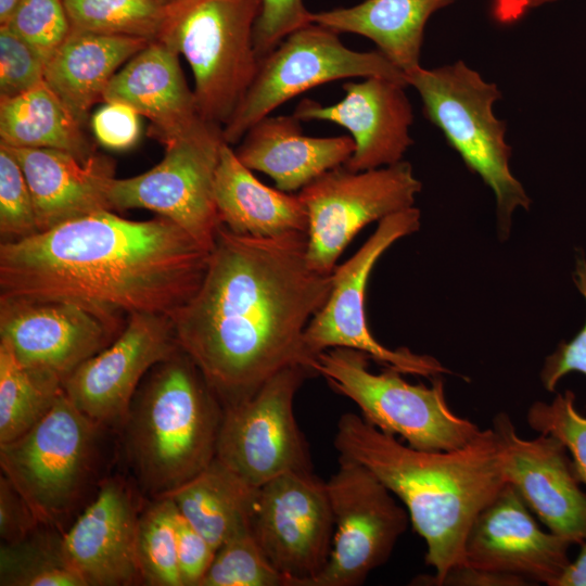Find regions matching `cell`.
Masks as SVG:
<instances>
[{
  "mask_svg": "<svg viewBox=\"0 0 586 586\" xmlns=\"http://www.w3.org/2000/svg\"><path fill=\"white\" fill-rule=\"evenodd\" d=\"M125 326L72 303L0 296V341L22 365L53 373L63 383Z\"/></svg>",
  "mask_w": 586,
  "mask_h": 586,
  "instance_id": "obj_17",
  "label": "cell"
},
{
  "mask_svg": "<svg viewBox=\"0 0 586 586\" xmlns=\"http://www.w3.org/2000/svg\"><path fill=\"white\" fill-rule=\"evenodd\" d=\"M257 488L215 457L168 496L180 514L217 550L237 533L252 528Z\"/></svg>",
  "mask_w": 586,
  "mask_h": 586,
  "instance_id": "obj_28",
  "label": "cell"
},
{
  "mask_svg": "<svg viewBox=\"0 0 586 586\" xmlns=\"http://www.w3.org/2000/svg\"><path fill=\"white\" fill-rule=\"evenodd\" d=\"M420 220V211L415 206L386 216L365 244L333 270L330 294L304 333L306 352L314 361L327 349L346 347L403 374L432 379L451 373L433 356L406 347H385L373 337L366 322V286L373 266L396 241L418 231Z\"/></svg>",
  "mask_w": 586,
  "mask_h": 586,
  "instance_id": "obj_10",
  "label": "cell"
},
{
  "mask_svg": "<svg viewBox=\"0 0 586 586\" xmlns=\"http://www.w3.org/2000/svg\"><path fill=\"white\" fill-rule=\"evenodd\" d=\"M456 0H365L358 4L310 12V22L337 34L364 36L405 76L418 68L425 25L436 11Z\"/></svg>",
  "mask_w": 586,
  "mask_h": 586,
  "instance_id": "obj_27",
  "label": "cell"
},
{
  "mask_svg": "<svg viewBox=\"0 0 586 586\" xmlns=\"http://www.w3.org/2000/svg\"><path fill=\"white\" fill-rule=\"evenodd\" d=\"M327 488L334 518L327 566L311 586H358L391 557L409 514L366 467L339 456Z\"/></svg>",
  "mask_w": 586,
  "mask_h": 586,
  "instance_id": "obj_14",
  "label": "cell"
},
{
  "mask_svg": "<svg viewBox=\"0 0 586 586\" xmlns=\"http://www.w3.org/2000/svg\"><path fill=\"white\" fill-rule=\"evenodd\" d=\"M63 393L62 379L22 365L0 341V444L34 428Z\"/></svg>",
  "mask_w": 586,
  "mask_h": 586,
  "instance_id": "obj_30",
  "label": "cell"
},
{
  "mask_svg": "<svg viewBox=\"0 0 586 586\" xmlns=\"http://www.w3.org/2000/svg\"><path fill=\"white\" fill-rule=\"evenodd\" d=\"M4 146L25 175L39 232L100 211H113L109 191L115 163L111 157L95 152L81 162L55 149Z\"/></svg>",
  "mask_w": 586,
  "mask_h": 586,
  "instance_id": "obj_22",
  "label": "cell"
},
{
  "mask_svg": "<svg viewBox=\"0 0 586 586\" xmlns=\"http://www.w3.org/2000/svg\"><path fill=\"white\" fill-rule=\"evenodd\" d=\"M224 406L180 347L139 385L118 429L141 495H170L216 457Z\"/></svg>",
  "mask_w": 586,
  "mask_h": 586,
  "instance_id": "obj_4",
  "label": "cell"
},
{
  "mask_svg": "<svg viewBox=\"0 0 586 586\" xmlns=\"http://www.w3.org/2000/svg\"><path fill=\"white\" fill-rule=\"evenodd\" d=\"M47 60L8 26H0V100L44 81Z\"/></svg>",
  "mask_w": 586,
  "mask_h": 586,
  "instance_id": "obj_38",
  "label": "cell"
},
{
  "mask_svg": "<svg viewBox=\"0 0 586 586\" xmlns=\"http://www.w3.org/2000/svg\"><path fill=\"white\" fill-rule=\"evenodd\" d=\"M406 80L419 93L425 117L493 191L499 234L508 235L513 213L527 211L531 199L511 171L506 124L494 114L501 98L497 85L462 61L435 68L419 66L406 74Z\"/></svg>",
  "mask_w": 586,
  "mask_h": 586,
  "instance_id": "obj_7",
  "label": "cell"
},
{
  "mask_svg": "<svg viewBox=\"0 0 586 586\" xmlns=\"http://www.w3.org/2000/svg\"><path fill=\"white\" fill-rule=\"evenodd\" d=\"M179 349L171 318L137 313L117 337L64 381L68 399L107 429H119L148 372Z\"/></svg>",
  "mask_w": 586,
  "mask_h": 586,
  "instance_id": "obj_16",
  "label": "cell"
},
{
  "mask_svg": "<svg viewBox=\"0 0 586 586\" xmlns=\"http://www.w3.org/2000/svg\"><path fill=\"white\" fill-rule=\"evenodd\" d=\"M309 23L310 12L303 0H262L254 28V46L258 59L267 56L290 34Z\"/></svg>",
  "mask_w": 586,
  "mask_h": 586,
  "instance_id": "obj_39",
  "label": "cell"
},
{
  "mask_svg": "<svg viewBox=\"0 0 586 586\" xmlns=\"http://www.w3.org/2000/svg\"><path fill=\"white\" fill-rule=\"evenodd\" d=\"M157 1H158L161 4L164 5V4L168 3V2L171 1V0H157Z\"/></svg>",
  "mask_w": 586,
  "mask_h": 586,
  "instance_id": "obj_48",
  "label": "cell"
},
{
  "mask_svg": "<svg viewBox=\"0 0 586 586\" xmlns=\"http://www.w3.org/2000/svg\"><path fill=\"white\" fill-rule=\"evenodd\" d=\"M316 375L305 366L282 369L250 398L224 408L216 458L254 487L286 472L313 471L294 397Z\"/></svg>",
  "mask_w": 586,
  "mask_h": 586,
  "instance_id": "obj_13",
  "label": "cell"
},
{
  "mask_svg": "<svg viewBox=\"0 0 586 586\" xmlns=\"http://www.w3.org/2000/svg\"><path fill=\"white\" fill-rule=\"evenodd\" d=\"M139 114L120 102H105L91 118L98 142L109 149L125 150L132 146L140 135Z\"/></svg>",
  "mask_w": 586,
  "mask_h": 586,
  "instance_id": "obj_41",
  "label": "cell"
},
{
  "mask_svg": "<svg viewBox=\"0 0 586 586\" xmlns=\"http://www.w3.org/2000/svg\"><path fill=\"white\" fill-rule=\"evenodd\" d=\"M253 535L290 586H311L328 564L334 518L327 483L314 471L283 473L257 488Z\"/></svg>",
  "mask_w": 586,
  "mask_h": 586,
  "instance_id": "obj_15",
  "label": "cell"
},
{
  "mask_svg": "<svg viewBox=\"0 0 586 586\" xmlns=\"http://www.w3.org/2000/svg\"><path fill=\"white\" fill-rule=\"evenodd\" d=\"M422 184L405 161L362 171L330 169L297 194L308 216L306 259L331 275L353 238L368 224L412 207Z\"/></svg>",
  "mask_w": 586,
  "mask_h": 586,
  "instance_id": "obj_12",
  "label": "cell"
},
{
  "mask_svg": "<svg viewBox=\"0 0 586 586\" xmlns=\"http://www.w3.org/2000/svg\"><path fill=\"white\" fill-rule=\"evenodd\" d=\"M579 546L577 557L570 561L556 586H586V542Z\"/></svg>",
  "mask_w": 586,
  "mask_h": 586,
  "instance_id": "obj_46",
  "label": "cell"
},
{
  "mask_svg": "<svg viewBox=\"0 0 586 586\" xmlns=\"http://www.w3.org/2000/svg\"><path fill=\"white\" fill-rule=\"evenodd\" d=\"M107 429L63 393L52 409L20 437L0 444L1 472L42 526L66 531L95 495Z\"/></svg>",
  "mask_w": 586,
  "mask_h": 586,
  "instance_id": "obj_5",
  "label": "cell"
},
{
  "mask_svg": "<svg viewBox=\"0 0 586 586\" xmlns=\"http://www.w3.org/2000/svg\"><path fill=\"white\" fill-rule=\"evenodd\" d=\"M215 202L222 225L255 238L308 231V216L298 195L262 183L225 142L216 170Z\"/></svg>",
  "mask_w": 586,
  "mask_h": 586,
  "instance_id": "obj_25",
  "label": "cell"
},
{
  "mask_svg": "<svg viewBox=\"0 0 586 586\" xmlns=\"http://www.w3.org/2000/svg\"><path fill=\"white\" fill-rule=\"evenodd\" d=\"M216 550L180 514L177 517V560L182 586H200Z\"/></svg>",
  "mask_w": 586,
  "mask_h": 586,
  "instance_id": "obj_42",
  "label": "cell"
},
{
  "mask_svg": "<svg viewBox=\"0 0 586 586\" xmlns=\"http://www.w3.org/2000/svg\"><path fill=\"white\" fill-rule=\"evenodd\" d=\"M522 577L477 569L468 564L451 569L438 586H523Z\"/></svg>",
  "mask_w": 586,
  "mask_h": 586,
  "instance_id": "obj_44",
  "label": "cell"
},
{
  "mask_svg": "<svg viewBox=\"0 0 586 586\" xmlns=\"http://www.w3.org/2000/svg\"><path fill=\"white\" fill-rule=\"evenodd\" d=\"M407 86L384 77H366L342 86L343 99L322 105L304 99L293 115L302 122L326 120L348 130L355 150L343 165L352 171H362L394 165L413 143L410 127L413 122Z\"/></svg>",
  "mask_w": 586,
  "mask_h": 586,
  "instance_id": "obj_21",
  "label": "cell"
},
{
  "mask_svg": "<svg viewBox=\"0 0 586 586\" xmlns=\"http://www.w3.org/2000/svg\"><path fill=\"white\" fill-rule=\"evenodd\" d=\"M72 28L105 35L156 38L163 4L157 0H63Z\"/></svg>",
  "mask_w": 586,
  "mask_h": 586,
  "instance_id": "obj_33",
  "label": "cell"
},
{
  "mask_svg": "<svg viewBox=\"0 0 586 586\" xmlns=\"http://www.w3.org/2000/svg\"><path fill=\"white\" fill-rule=\"evenodd\" d=\"M41 524L10 480L0 477V537L2 544L18 543Z\"/></svg>",
  "mask_w": 586,
  "mask_h": 586,
  "instance_id": "obj_43",
  "label": "cell"
},
{
  "mask_svg": "<svg viewBox=\"0 0 586 586\" xmlns=\"http://www.w3.org/2000/svg\"><path fill=\"white\" fill-rule=\"evenodd\" d=\"M209 252L157 215L100 211L0 243V296L76 304L125 326L137 313L171 316L198 290Z\"/></svg>",
  "mask_w": 586,
  "mask_h": 586,
  "instance_id": "obj_2",
  "label": "cell"
},
{
  "mask_svg": "<svg viewBox=\"0 0 586 586\" xmlns=\"http://www.w3.org/2000/svg\"><path fill=\"white\" fill-rule=\"evenodd\" d=\"M61 538L62 533L41 525L18 543H1L0 585L85 586L67 563Z\"/></svg>",
  "mask_w": 586,
  "mask_h": 586,
  "instance_id": "obj_31",
  "label": "cell"
},
{
  "mask_svg": "<svg viewBox=\"0 0 586 586\" xmlns=\"http://www.w3.org/2000/svg\"><path fill=\"white\" fill-rule=\"evenodd\" d=\"M502 474L551 533L571 544L586 542V493L566 448L551 435L526 440L511 418L493 419Z\"/></svg>",
  "mask_w": 586,
  "mask_h": 586,
  "instance_id": "obj_18",
  "label": "cell"
},
{
  "mask_svg": "<svg viewBox=\"0 0 586 586\" xmlns=\"http://www.w3.org/2000/svg\"><path fill=\"white\" fill-rule=\"evenodd\" d=\"M5 26L47 61L72 30L63 0H20Z\"/></svg>",
  "mask_w": 586,
  "mask_h": 586,
  "instance_id": "obj_37",
  "label": "cell"
},
{
  "mask_svg": "<svg viewBox=\"0 0 586 586\" xmlns=\"http://www.w3.org/2000/svg\"><path fill=\"white\" fill-rule=\"evenodd\" d=\"M556 0H493L492 13L501 24H510L522 18L531 10Z\"/></svg>",
  "mask_w": 586,
  "mask_h": 586,
  "instance_id": "obj_45",
  "label": "cell"
},
{
  "mask_svg": "<svg viewBox=\"0 0 586 586\" xmlns=\"http://www.w3.org/2000/svg\"><path fill=\"white\" fill-rule=\"evenodd\" d=\"M292 115L266 116L234 151L251 170L268 175L283 192L302 190L326 171L343 166L355 150L351 136L310 137Z\"/></svg>",
  "mask_w": 586,
  "mask_h": 586,
  "instance_id": "obj_24",
  "label": "cell"
},
{
  "mask_svg": "<svg viewBox=\"0 0 586 586\" xmlns=\"http://www.w3.org/2000/svg\"><path fill=\"white\" fill-rule=\"evenodd\" d=\"M20 0H0V26L10 20Z\"/></svg>",
  "mask_w": 586,
  "mask_h": 586,
  "instance_id": "obj_47",
  "label": "cell"
},
{
  "mask_svg": "<svg viewBox=\"0 0 586 586\" xmlns=\"http://www.w3.org/2000/svg\"><path fill=\"white\" fill-rule=\"evenodd\" d=\"M150 41L72 28L48 59L44 81L84 126L117 69Z\"/></svg>",
  "mask_w": 586,
  "mask_h": 586,
  "instance_id": "obj_26",
  "label": "cell"
},
{
  "mask_svg": "<svg viewBox=\"0 0 586 586\" xmlns=\"http://www.w3.org/2000/svg\"><path fill=\"white\" fill-rule=\"evenodd\" d=\"M178 509L170 496L142 507L137 532V557L143 585L182 586L177 560Z\"/></svg>",
  "mask_w": 586,
  "mask_h": 586,
  "instance_id": "obj_32",
  "label": "cell"
},
{
  "mask_svg": "<svg viewBox=\"0 0 586 586\" xmlns=\"http://www.w3.org/2000/svg\"><path fill=\"white\" fill-rule=\"evenodd\" d=\"M333 444L339 456L366 467L406 507L425 542V563L434 569L418 582L438 586L451 569L466 564L472 523L507 484L492 426L460 448L420 450L347 412L337 421Z\"/></svg>",
  "mask_w": 586,
  "mask_h": 586,
  "instance_id": "obj_3",
  "label": "cell"
},
{
  "mask_svg": "<svg viewBox=\"0 0 586 586\" xmlns=\"http://www.w3.org/2000/svg\"><path fill=\"white\" fill-rule=\"evenodd\" d=\"M354 77H384L408 86L405 74L379 50H352L337 33L309 23L259 60L250 88L222 127L224 140L237 143L257 122L314 87Z\"/></svg>",
  "mask_w": 586,
  "mask_h": 586,
  "instance_id": "obj_9",
  "label": "cell"
},
{
  "mask_svg": "<svg viewBox=\"0 0 586 586\" xmlns=\"http://www.w3.org/2000/svg\"><path fill=\"white\" fill-rule=\"evenodd\" d=\"M574 282L586 301V260L583 257L576 260ZM571 372L586 375V321L571 341L561 342L556 351L546 357L540 380L548 392H555L559 381Z\"/></svg>",
  "mask_w": 586,
  "mask_h": 586,
  "instance_id": "obj_40",
  "label": "cell"
},
{
  "mask_svg": "<svg viewBox=\"0 0 586 586\" xmlns=\"http://www.w3.org/2000/svg\"><path fill=\"white\" fill-rule=\"evenodd\" d=\"M178 56L151 40L114 75L103 94L104 102L127 104L150 119V135L164 145L205 122Z\"/></svg>",
  "mask_w": 586,
  "mask_h": 586,
  "instance_id": "obj_23",
  "label": "cell"
},
{
  "mask_svg": "<svg viewBox=\"0 0 586 586\" xmlns=\"http://www.w3.org/2000/svg\"><path fill=\"white\" fill-rule=\"evenodd\" d=\"M572 544L540 528L510 484L477 514L464 544L466 564L556 586Z\"/></svg>",
  "mask_w": 586,
  "mask_h": 586,
  "instance_id": "obj_20",
  "label": "cell"
},
{
  "mask_svg": "<svg viewBox=\"0 0 586 586\" xmlns=\"http://www.w3.org/2000/svg\"><path fill=\"white\" fill-rule=\"evenodd\" d=\"M200 586H290V582L268 561L252 528H246L216 550Z\"/></svg>",
  "mask_w": 586,
  "mask_h": 586,
  "instance_id": "obj_34",
  "label": "cell"
},
{
  "mask_svg": "<svg viewBox=\"0 0 586 586\" xmlns=\"http://www.w3.org/2000/svg\"><path fill=\"white\" fill-rule=\"evenodd\" d=\"M140 491L120 474L105 476L82 511L62 533V550L85 586L142 584L137 532Z\"/></svg>",
  "mask_w": 586,
  "mask_h": 586,
  "instance_id": "obj_19",
  "label": "cell"
},
{
  "mask_svg": "<svg viewBox=\"0 0 586 586\" xmlns=\"http://www.w3.org/2000/svg\"><path fill=\"white\" fill-rule=\"evenodd\" d=\"M575 394L566 390L550 403L536 400L526 413L531 429L556 437L571 455L574 472L586 486V417L575 406Z\"/></svg>",
  "mask_w": 586,
  "mask_h": 586,
  "instance_id": "obj_35",
  "label": "cell"
},
{
  "mask_svg": "<svg viewBox=\"0 0 586 586\" xmlns=\"http://www.w3.org/2000/svg\"><path fill=\"white\" fill-rule=\"evenodd\" d=\"M369 359L359 351L334 347L316 357L313 370L354 402L367 422L412 448L453 450L479 435L481 429L447 404L442 379L432 378L430 386L411 384L393 368L371 372Z\"/></svg>",
  "mask_w": 586,
  "mask_h": 586,
  "instance_id": "obj_8",
  "label": "cell"
},
{
  "mask_svg": "<svg viewBox=\"0 0 586 586\" xmlns=\"http://www.w3.org/2000/svg\"><path fill=\"white\" fill-rule=\"evenodd\" d=\"M38 232L35 205L25 175L15 156L0 144L1 242L26 239Z\"/></svg>",
  "mask_w": 586,
  "mask_h": 586,
  "instance_id": "obj_36",
  "label": "cell"
},
{
  "mask_svg": "<svg viewBox=\"0 0 586 586\" xmlns=\"http://www.w3.org/2000/svg\"><path fill=\"white\" fill-rule=\"evenodd\" d=\"M225 142L222 128L207 122L168 142L157 165L133 177L113 179L112 209L152 211L211 251L221 225L214 186Z\"/></svg>",
  "mask_w": 586,
  "mask_h": 586,
  "instance_id": "obj_11",
  "label": "cell"
},
{
  "mask_svg": "<svg viewBox=\"0 0 586 586\" xmlns=\"http://www.w3.org/2000/svg\"><path fill=\"white\" fill-rule=\"evenodd\" d=\"M262 0H171L163 5L154 40L182 54L194 77L200 116L224 127L259 64L254 28Z\"/></svg>",
  "mask_w": 586,
  "mask_h": 586,
  "instance_id": "obj_6",
  "label": "cell"
},
{
  "mask_svg": "<svg viewBox=\"0 0 586 586\" xmlns=\"http://www.w3.org/2000/svg\"><path fill=\"white\" fill-rule=\"evenodd\" d=\"M82 127L46 81L0 100V139L7 146L55 149L86 162L95 150Z\"/></svg>",
  "mask_w": 586,
  "mask_h": 586,
  "instance_id": "obj_29",
  "label": "cell"
},
{
  "mask_svg": "<svg viewBox=\"0 0 586 586\" xmlns=\"http://www.w3.org/2000/svg\"><path fill=\"white\" fill-rule=\"evenodd\" d=\"M306 249L304 232L255 238L221 224L198 290L170 316L179 347L224 408L284 368L313 370L304 333L330 294L332 273L314 271Z\"/></svg>",
  "mask_w": 586,
  "mask_h": 586,
  "instance_id": "obj_1",
  "label": "cell"
}]
</instances>
